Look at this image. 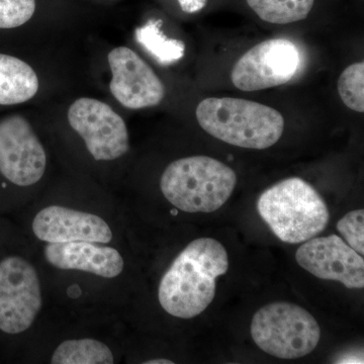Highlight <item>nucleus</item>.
<instances>
[{
    "mask_svg": "<svg viewBox=\"0 0 364 364\" xmlns=\"http://www.w3.org/2000/svg\"><path fill=\"white\" fill-rule=\"evenodd\" d=\"M301 65L296 45L287 39H270L254 46L236 62L233 85L243 91H258L284 85L296 76Z\"/></svg>",
    "mask_w": 364,
    "mask_h": 364,
    "instance_id": "obj_9",
    "label": "nucleus"
},
{
    "mask_svg": "<svg viewBox=\"0 0 364 364\" xmlns=\"http://www.w3.org/2000/svg\"><path fill=\"white\" fill-rule=\"evenodd\" d=\"M254 343L274 358L296 359L312 353L321 338L317 320L305 309L291 303L268 304L251 322Z\"/></svg>",
    "mask_w": 364,
    "mask_h": 364,
    "instance_id": "obj_5",
    "label": "nucleus"
},
{
    "mask_svg": "<svg viewBox=\"0 0 364 364\" xmlns=\"http://www.w3.org/2000/svg\"><path fill=\"white\" fill-rule=\"evenodd\" d=\"M67 117L97 161L116 160L130 149L126 123L109 105L95 98H79L69 107Z\"/></svg>",
    "mask_w": 364,
    "mask_h": 364,
    "instance_id": "obj_7",
    "label": "nucleus"
},
{
    "mask_svg": "<svg viewBox=\"0 0 364 364\" xmlns=\"http://www.w3.org/2000/svg\"><path fill=\"white\" fill-rule=\"evenodd\" d=\"M39 78L23 60L0 52V107L23 104L39 90Z\"/></svg>",
    "mask_w": 364,
    "mask_h": 364,
    "instance_id": "obj_14",
    "label": "nucleus"
},
{
    "mask_svg": "<svg viewBox=\"0 0 364 364\" xmlns=\"http://www.w3.org/2000/svg\"><path fill=\"white\" fill-rule=\"evenodd\" d=\"M161 26V20H150L136 28L135 38L160 65H172L183 58L186 46L181 41L167 38Z\"/></svg>",
    "mask_w": 364,
    "mask_h": 364,
    "instance_id": "obj_15",
    "label": "nucleus"
},
{
    "mask_svg": "<svg viewBox=\"0 0 364 364\" xmlns=\"http://www.w3.org/2000/svg\"><path fill=\"white\" fill-rule=\"evenodd\" d=\"M36 11V0H0V30H13L28 23Z\"/></svg>",
    "mask_w": 364,
    "mask_h": 364,
    "instance_id": "obj_19",
    "label": "nucleus"
},
{
    "mask_svg": "<svg viewBox=\"0 0 364 364\" xmlns=\"http://www.w3.org/2000/svg\"><path fill=\"white\" fill-rule=\"evenodd\" d=\"M52 364H112L114 356L104 342L91 338L70 339L60 343L51 358Z\"/></svg>",
    "mask_w": 364,
    "mask_h": 364,
    "instance_id": "obj_16",
    "label": "nucleus"
},
{
    "mask_svg": "<svg viewBox=\"0 0 364 364\" xmlns=\"http://www.w3.org/2000/svg\"><path fill=\"white\" fill-rule=\"evenodd\" d=\"M237 184L231 167L208 156L181 158L163 172L160 188L173 207L186 213H214L228 202Z\"/></svg>",
    "mask_w": 364,
    "mask_h": 364,
    "instance_id": "obj_4",
    "label": "nucleus"
},
{
    "mask_svg": "<svg viewBox=\"0 0 364 364\" xmlns=\"http://www.w3.org/2000/svg\"><path fill=\"white\" fill-rule=\"evenodd\" d=\"M315 0H247L261 20L275 25H287L305 20Z\"/></svg>",
    "mask_w": 364,
    "mask_h": 364,
    "instance_id": "obj_17",
    "label": "nucleus"
},
{
    "mask_svg": "<svg viewBox=\"0 0 364 364\" xmlns=\"http://www.w3.org/2000/svg\"><path fill=\"white\" fill-rule=\"evenodd\" d=\"M337 230L345 242L360 255L364 254V210L348 213L337 223Z\"/></svg>",
    "mask_w": 364,
    "mask_h": 364,
    "instance_id": "obj_20",
    "label": "nucleus"
},
{
    "mask_svg": "<svg viewBox=\"0 0 364 364\" xmlns=\"http://www.w3.org/2000/svg\"><path fill=\"white\" fill-rule=\"evenodd\" d=\"M196 119L210 136L246 149H267L284 130L279 112L242 98H205L196 107Z\"/></svg>",
    "mask_w": 364,
    "mask_h": 364,
    "instance_id": "obj_2",
    "label": "nucleus"
},
{
    "mask_svg": "<svg viewBox=\"0 0 364 364\" xmlns=\"http://www.w3.org/2000/svg\"><path fill=\"white\" fill-rule=\"evenodd\" d=\"M47 156L32 124L21 114L0 119V176L20 188L44 176Z\"/></svg>",
    "mask_w": 364,
    "mask_h": 364,
    "instance_id": "obj_8",
    "label": "nucleus"
},
{
    "mask_svg": "<svg viewBox=\"0 0 364 364\" xmlns=\"http://www.w3.org/2000/svg\"><path fill=\"white\" fill-rule=\"evenodd\" d=\"M260 217L280 241L303 243L324 231L330 220L322 196L304 179H284L267 189L257 202Z\"/></svg>",
    "mask_w": 364,
    "mask_h": 364,
    "instance_id": "obj_3",
    "label": "nucleus"
},
{
    "mask_svg": "<svg viewBox=\"0 0 364 364\" xmlns=\"http://www.w3.org/2000/svg\"><path fill=\"white\" fill-rule=\"evenodd\" d=\"M208 0H178L179 6L184 13L195 14L202 11Z\"/></svg>",
    "mask_w": 364,
    "mask_h": 364,
    "instance_id": "obj_21",
    "label": "nucleus"
},
{
    "mask_svg": "<svg viewBox=\"0 0 364 364\" xmlns=\"http://www.w3.org/2000/svg\"><path fill=\"white\" fill-rule=\"evenodd\" d=\"M42 286L37 269L21 256L0 259V333L16 336L28 331L42 310Z\"/></svg>",
    "mask_w": 364,
    "mask_h": 364,
    "instance_id": "obj_6",
    "label": "nucleus"
},
{
    "mask_svg": "<svg viewBox=\"0 0 364 364\" xmlns=\"http://www.w3.org/2000/svg\"><path fill=\"white\" fill-rule=\"evenodd\" d=\"M112 78L109 90L127 109L155 107L165 97V87L152 68L130 48L117 47L109 52Z\"/></svg>",
    "mask_w": 364,
    "mask_h": 364,
    "instance_id": "obj_11",
    "label": "nucleus"
},
{
    "mask_svg": "<svg viewBox=\"0 0 364 364\" xmlns=\"http://www.w3.org/2000/svg\"><path fill=\"white\" fill-rule=\"evenodd\" d=\"M45 259L61 270H77L104 279H114L124 272V260L116 248L95 242L47 243Z\"/></svg>",
    "mask_w": 364,
    "mask_h": 364,
    "instance_id": "obj_13",
    "label": "nucleus"
},
{
    "mask_svg": "<svg viewBox=\"0 0 364 364\" xmlns=\"http://www.w3.org/2000/svg\"><path fill=\"white\" fill-rule=\"evenodd\" d=\"M337 88L342 102L352 111L364 112V63L347 67L338 79Z\"/></svg>",
    "mask_w": 364,
    "mask_h": 364,
    "instance_id": "obj_18",
    "label": "nucleus"
},
{
    "mask_svg": "<svg viewBox=\"0 0 364 364\" xmlns=\"http://www.w3.org/2000/svg\"><path fill=\"white\" fill-rule=\"evenodd\" d=\"M145 364H173V361L169 359H152V360L145 361Z\"/></svg>",
    "mask_w": 364,
    "mask_h": 364,
    "instance_id": "obj_22",
    "label": "nucleus"
},
{
    "mask_svg": "<svg viewBox=\"0 0 364 364\" xmlns=\"http://www.w3.org/2000/svg\"><path fill=\"white\" fill-rule=\"evenodd\" d=\"M298 264L320 279L339 282L347 289H363L364 260L337 235L306 241L296 252Z\"/></svg>",
    "mask_w": 364,
    "mask_h": 364,
    "instance_id": "obj_10",
    "label": "nucleus"
},
{
    "mask_svg": "<svg viewBox=\"0 0 364 364\" xmlns=\"http://www.w3.org/2000/svg\"><path fill=\"white\" fill-rule=\"evenodd\" d=\"M229 269V255L213 238L188 244L163 274L158 299L163 310L179 318H193L214 301L217 279Z\"/></svg>",
    "mask_w": 364,
    "mask_h": 364,
    "instance_id": "obj_1",
    "label": "nucleus"
},
{
    "mask_svg": "<svg viewBox=\"0 0 364 364\" xmlns=\"http://www.w3.org/2000/svg\"><path fill=\"white\" fill-rule=\"evenodd\" d=\"M32 229L46 243L87 241L109 244L114 238L109 225L100 215L62 207L49 205L33 218Z\"/></svg>",
    "mask_w": 364,
    "mask_h": 364,
    "instance_id": "obj_12",
    "label": "nucleus"
}]
</instances>
